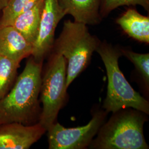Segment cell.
<instances>
[{
    "label": "cell",
    "instance_id": "cell-1",
    "mask_svg": "<svg viewBox=\"0 0 149 149\" xmlns=\"http://www.w3.org/2000/svg\"><path fill=\"white\" fill-rule=\"evenodd\" d=\"M43 63L31 55L9 92L0 100V125L10 123L32 125L39 122L42 108L39 97Z\"/></svg>",
    "mask_w": 149,
    "mask_h": 149
},
{
    "label": "cell",
    "instance_id": "cell-16",
    "mask_svg": "<svg viewBox=\"0 0 149 149\" xmlns=\"http://www.w3.org/2000/svg\"><path fill=\"white\" fill-rule=\"evenodd\" d=\"M122 55L126 56L135 66L146 85L149 82V54H140L128 49H121Z\"/></svg>",
    "mask_w": 149,
    "mask_h": 149
},
{
    "label": "cell",
    "instance_id": "cell-14",
    "mask_svg": "<svg viewBox=\"0 0 149 149\" xmlns=\"http://www.w3.org/2000/svg\"><path fill=\"white\" fill-rule=\"evenodd\" d=\"M39 0H10L1 12L0 26H10L16 17L31 8Z\"/></svg>",
    "mask_w": 149,
    "mask_h": 149
},
{
    "label": "cell",
    "instance_id": "cell-17",
    "mask_svg": "<svg viewBox=\"0 0 149 149\" xmlns=\"http://www.w3.org/2000/svg\"><path fill=\"white\" fill-rule=\"evenodd\" d=\"M10 0H0V12L5 7Z\"/></svg>",
    "mask_w": 149,
    "mask_h": 149
},
{
    "label": "cell",
    "instance_id": "cell-4",
    "mask_svg": "<svg viewBox=\"0 0 149 149\" xmlns=\"http://www.w3.org/2000/svg\"><path fill=\"white\" fill-rule=\"evenodd\" d=\"M100 42L91 34L85 24L70 19L64 21L62 31L55 40L51 52L60 54L65 59L67 89L88 66Z\"/></svg>",
    "mask_w": 149,
    "mask_h": 149
},
{
    "label": "cell",
    "instance_id": "cell-10",
    "mask_svg": "<svg viewBox=\"0 0 149 149\" xmlns=\"http://www.w3.org/2000/svg\"><path fill=\"white\" fill-rule=\"evenodd\" d=\"M65 15L73 17L74 21L86 25L100 24V0H58Z\"/></svg>",
    "mask_w": 149,
    "mask_h": 149
},
{
    "label": "cell",
    "instance_id": "cell-3",
    "mask_svg": "<svg viewBox=\"0 0 149 149\" xmlns=\"http://www.w3.org/2000/svg\"><path fill=\"white\" fill-rule=\"evenodd\" d=\"M96 52L100 55L106 69L107 92L103 107L107 113L131 108L149 114V102L130 85L119 69L118 60L122 56L120 48L106 41L100 42Z\"/></svg>",
    "mask_w": 149,
    "mask_h": 149
},
{
    "label": "cell",
    "instance_id": "cell-8",
    "mask_svg": "<svg viewBox=\"0 0 149 149\" xmlns=\"http://www.w3.org/2000/svg\"><path fill=\"white\" fill-rule=\"evenodd\" d=\"M47 130L39 123H10L0 125V149H28Z\"/></svg>",
    "mask_w": 149,
    "mask_h": 149
},
{
    "label": "cell",
    "instance_id": "cell-5",
    "mask_svg": "<svg viewBox=\"0 0 149 149\" xmlns=\"http://www.w3.org/2000/svg\"><path fill=\"white\" fill-rule=\"evenodd\" d=\"M42 76L40 101L43 107L39 123L47 130L56 122L67 95L66 64L63 56L51 52Z\"/></svg>",
    "mask_w": 149,
    "mask_h": 149
},
{
    "label": "cell",
    "instance_id": "cell-2",
    "mask_svg": "<svg viewBox=\"0 0 149 149\" xmlns=\"http://www.w3.org/2000/svg\"><path fill=\"white\" fill-rule=\"evenodd\" d=\"M146 114L131 108L113 113L103 123L89 148L97 149H147L143 127Z\"/></svg>",
    "mask_w": 149,
    "mask_h": 149
},
{
    "label": "cell",
    "instance_id": "cell-15",
    "mask_svg": "<svg viewBox=\"0 0 149 149\" xmlns=\"http://www.w3.org/2000/svg\"><path fill=\"white\" fill-rule=\"evenodd\" d=\"M137 5L141 6L149 12V0H100V12L103 18L119 7Z\"/></svg>",
    "mask_w": 149,
    "mask_h": 149
},
{
    "label": "cell",
    "instance_id": "cell-6",
    "mask_svg": "<svg viewBox=\"0 0 149 149\" xmlns=\"http://www.w3.org/2000/svg\"><path fill=\"white\" fill-rule=\"evenodd\" d=\"M107 114L106 111L95 112L87 124L76 128H65L59 123H54L47 130L49 149L87 148L104 123Z\"/></svg>",
    "mask_w": 149,
    "mask_h": 149
},
{
    "label": "cell",
    "instance_id": "cell-12",
    "mask_svg": "<svg viewBox=\"0 0 149 149\" xmlns=\"http://www.w3.org/2000/svg\"><path fill=\"white\" fill-rule=\"evenodd\" d=\"M44 0H39L29 10L17 16L10 26L16 28L32 45L39 31Z\"/></svg>",
    "mask_w": 149,
    "mask_h": 149
},
{
    "label": "cell",
    "instance_id": "cell-11",
    "mask_svg": "<svg viewBox=\"0 0 149 149\" xmlns=\"http://www.w3.org/2000/svg\"><path fill=\"white\" fill-rule=\"evenodd\" d=\"M116 23L130 37L149 44V16L142 15L134 8H129L118 18Z\"/></svg>",
    "mask_w": 149,
    "mask_h": 149
},
{
    "label": "cell",
    "instance_id": "cell-9",
    "mask_svg": "<svg viewBox=\"0 0 149 149\" xmlns=\"http://www.w3.org/2000/svg\"><path fill=\"white\" fill-rule=\"evenodd\" d=\"M33 45L12 26H0V56L18 63L29 57Z\"/></svg>",
    "mask_w": 149,
    "mask_h": 149
},
{
    "label": "cell",
    "instance_id": "cell-7",
    "mask_svg": "<svg viewBox=\"0 0 149 149\" xmlns=\"http://www.w3.org/2000/svg\"><path fill=\"white\" fill-rule=\"evenodd\" d=\"M66 16L58 0H44L37 37L33 45L31 56L37 63H43L52 51L55 32Z\"/></svg>",
    "mask_w": 149,
    "mask_h": 149
},
{
    "label": "cell",
    "instance_id": "cell-13",
    "mask_svg": "<svg viewBox=\"0 0 149 149\" xmlns=\"http://www.w3.org/2000/svg\"><path fill=\"white\" fill-rule=\"evenodd\" d=\"M20 64L0 56V100L9 92L14 85Z\"/></svg>",
    "mask_w": 149,
    "mask_h": 149
}]
</instances>
